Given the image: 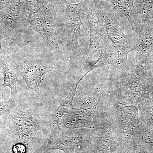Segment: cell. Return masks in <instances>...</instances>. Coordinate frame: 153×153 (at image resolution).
<instances>
[{
  "label": "cell",
  "mask_w": 153,
  "mask_h": 153,
  "mask_svg": "<svg viewBox=\"0 0 153 153\" xmlns=\"http://www.w3.org/2000/svg\"><path fill=\"white\" fill-rule=\"evenodd\" d=\"M99 15L106 32L107 36L112 43L117 54V65L126 64L128 53L131 51L133 41L123 33L117 19L111 14L102 13L98 10Z\"/></svg>",
  "instance_id": "6da1fadb"
},
{
  "label": "cell",
  "mask_w": 153,
  "mask_h": 153,
  "mask_svg": "<svg viewBox=\"0 0 153 153\" xmlns=\"http://www.w3.org/2000/svg\"><path fill=\"white\" fill-rule=\"evenodd\" d=\"M86 15L90 28V42L88 49V55L90 60L99 49L106 47L109 43L104 26L102 23L98 11L92 12L87 9Z\"/></svg>",
  "instance_id": "7a4b0ae2"
},
{
  "label": "cell",
  "mask_w": 153,
  "mask_h": 153,
  "mask_svg": "<svg viewBox=\"0 0 153 153\" xmlns=\"http://www.w3.org/2000/svg\"><path fill=\"white\" fill-rule=\"evenodd\" d=\"M16 129L23 137L32 138L46 129L32 108L23 105L18 111Z\"/></svg>",
  "instance_id": "3957f363"
},
{
  "label": "cell",
  "mask_w": 153,
  "mask_h": 153,
  "mask_svg": "<svg viewBox=\"0 0 153 153\" xmlns=\"http://www.w3.org/2000/svg\"><path fill=\"white\" fill-rule=\"evenodd\" d=\"M62 4L65 11L66 26L74 44L79 48L78 40L81 36V15L84 13H86L87 9L83 8L82 1L77 4H73L64 0Z\"/></svg>",
  "instance_id": "277c9868"
},
{
  "label": "cell",
  "mask_w": 153,
  "mask_h": 153,
  "mask_svg": "<svg viewBox=\"0 0 153 153\" xmlns=\"http://www.w3.org/2000/svg\"><path fill=\"white\" fill-rule=\"evenodd\" d=\"M19 71L28 88L31 89L39 87L48 71L44 64L33 59L23 60Z\"/></svg>",
  "instance_id": "5b68a950"
},
{
  "label": "cell",
  "mask_w": 153,
  "mask_h": 153,
  "mask_svg": "<svg viewBox=\"0 0 153 153\" xmlns=\"http://www.w3.org/2000/svg\"><path fill=\"white\" fill-rule=\"evenodd\" d=\"M78 82H76L73 88L72 91L69 93L66 98L64 99L60 103V105L57 107V110L54 112L52 116V119L51 120V127L52 130H59V124L60 123V119H61L63 116L67 112L68 108L71 105L73 99L74 98L76 89Z\"/></svg>",
  "instance_id": "8992f818"
},
{
  "label": "cell",
  "mask_w": 153,
  "mask_h": 153,
  "mask_svg": "<svg viewBox=\"0 0 153 153\" xmlns=\"http://www.w3.org/2000/svg\"><path fill=\"white\" fill-rule=\"evenodd\" d=\"M3 65V72L4 75V83L2 85L10 88L12 95L15 98L18 97L16 83L19 76L18 72L8 63L5 59L1 61Z\"/></svg>",
  "instance_id": "52a82bcc"
},
{
  "label": "cell",
  "mask_w": 153,
  "mask_h": 153,
  "mask_svg": "<svg viewBox=\"0 0 153 153\" xmlns=\"http://www.w3.org/2000/svg\"><path fill=\"white\" fill-rule=\"evenodd\" d=\"M136 14H138L141 21L145 25L153 19V0H135Z\"/></svg>",
  "instance_id": "ba28073f"
},
{
  "label": "cell",
  "mask_w": 153,
  "mask_h": 153,
  "mask_svg": "<svg viewBox=\"0 0 153 153\" xmlns=\"http://www.w3.org/2000/svg\"><path fill=\"white\" fill-rule=\"evenodd\" d=\"M32 27L41 36L46 38L52 44L56 45V41L53 36L52 30L47 22L41 19H33L30 22Z\"/></svg>",
  "instance_id": "9c48e42d"
},
{
  "label": "cell",
  "mask_w": 153,
  "mask_h": 153,
  "mask_svg": "<svg viewBox=\"0 0 153 153\" xmlns=\"http://www.w3.org/2000/svg\"><path fill=\"white\" fill-rule=\"evenodd\" d=\"M13 150L15 153H25L26 149L24 145L19 144L14 146Z\"/></svg>",
  "instance_id": "30bf717a"
}]
</instances>
